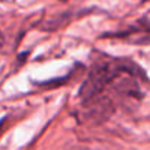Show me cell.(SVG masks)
Returning <instances> with one entry per match:
<instances>
[{"label":"cell","instance_id":"cell-2","mask_svg":"<svg viewBox=\"0 0 150 150\" xmlns=\"http://www.w3.org/2000/svg\"><path fill=\"white\" fill-rule=\"evenodd\" d=\"M6 121H7V117H3V118L0 120V136H1V133H3V130H4Z\"/></svg>","mask_w":150,"mask_h":150},{"label":"cell","instance_id":"cell-3","mask_svg":"<svg viewBox=\"0 0 150 150\" xmlns=\"http://www.w3.org/2000/svg\"><path fill=\"white\" fill-rule=\"evenodd\" d=\"M61 1H67V0H61Z\"/></svg>","mask_w":150,"mask_h":150},{"label":"cell","instance_id":"cell-1","mask_svg":"<svg viewBox=\"0 0 150 150\" xmlns=\"http://www.w3.org/2000/svg\"><path fill=\"white\" fill-rule=\"evenodd\" d=\"M124 73H144L139 64H136L130 58H115L109 55H99L95 58L85 82L79 89L80 99L88 100L100 92L112 83L118 76Z\"/></svg>","mask_w":150,"mask_h":150}]
</instances>
